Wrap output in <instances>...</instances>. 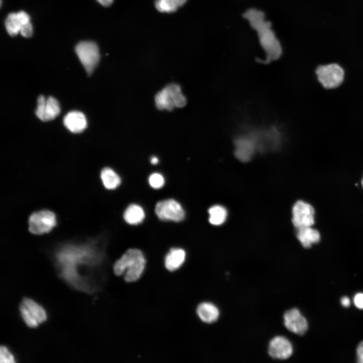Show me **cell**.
<instances>
[{
	"instance_id": "cell-17",
	"label": "cell",
	"mask_w": 363,
	"mask_h": 363,
	"mask_svg": "<svg viewBox=\"0 0 363 363\" xmlns=\"http://www.w3.org/2000/svg\"><path fill=\"white\" fill-rule=\"evenodd\" d=\"M296 237L302 246L306 249L319 243L321 239L320 232L312 226L296 228Z\"/></svg>"
},
{
	"instance_id": "cell-3",
	"label": "cell",
	"mask_w": 363,
	"mask_h": 363,
	"mask_svg": "<svg viewBox=\"0 0 363 363\" xmlns=\"http://www.w3.org/2000/svg\"><path fill=\"white\" fill-rule=\"evenodd\" d=\"M146 263L145 256L141 250L137 248L129 249L114 263L113 272L116 276L125 274L124 279L127 282H135L143 274Z\"/></svg>"
},
{
	"instance_id": "cell-18",
	"label": "cell",
	"mask_w": 363,
	"mask_h": 363,
	"mask_svg": "<svg viewBox=\"0 0 363 363\" xmlns=\"http://www.w3.org/2000/svg\"><path fill=\"white\" fill-rule=\"evenodd\" d=\"M235 155L240 161H249L255 152V145L250 139L245 138L237 139L235 142Z\"/></svg>"
},
{
	"instance_id": "cell-19",
	"label": "cell",
	"mask_w": 363,
	"mask_h": 363,
	"mask_svg": "<svg viewBox=\"0 0 363 363\" xmlns=\"http://www.w3.org/2000/svg\"><path fill=\"white\" fill-rule=\"evenodd\" d=\"M197 314L202 322L208 324L216 322L220 315L218 308L210 302H203L199 304L197 309Z\"/></svg>"
},
{
	"instance_id": "cell-25",
	"label": "cell",
	"mask_w": 363,
	"mask_h": 363,
	"mask_svg": "<svg viewBox=\"0 0 363 363\" xmlns=\"http://www.w3.org/2000/svg\"><path fill=\"white\" fill-rule=\"evenodd\" d=\"M0 362L1 363H15L17 358L13 351L6 345L0 346Z\"/></svg>"
},
{
	"instance_id": "cell-24",
	"label": "cell",
	"mask_w": 363,
	"mask_h": 363,
	"mask_svg": "<svg viewBox=\"0 0 363 363\" xmlns=\"http://www.w3.org/2000/svg\"><path fill=\"white\" fill-rule=\"evenodd\" d=\"M149 186L153 189L159 190L165 185V180L163 175L159 172H153L148 178Z\"/></svg>"
},
{
	"instance_id": "cell-20",
	"label": "cell",
	"mask_w": 363,
	"mask_h": 363,
	"mask_svg": "<svg viewBox=\"0 0 363 363\" xmlns=\"http://www.w3.org/2000/svg\"><path fill=\"white\" fill-rule=\"evenodd\" d=\"M145 212L143 208L136 203L129 204L124 210L123 219L128 224L138 225L145 219Z\"/></svg>"
},
{
	"instance_id": "cell-10",
	"label": "cell",
	"mask_w": 363,
	"mask_h": 363,
	"mask_svg": "<svg viewBox=\"0 0 363 363\" xmlns=\"http://www.w3.org/2000/svg\"><path fill=\"white\" fill-rule=\"evenodd\" d=\"M292 222L296 228L312 226L315 223V210L312 206L301 200L297 201L292 209Z\"/></svg>"
},
{
	"instance_id": "cell-27",
	"label": "cell",
	"mask_w": 363,
	"mask_h": 363,
	"mask_svg": "<svg viewBox=\"0 0 363 363\" xmlns=\"http://www.w3.org/2000/svg\"><path fill=\"white\" fill-rule=\"evenodd\" d=\"M353 302L356 308L363 310V293H356L353 297Z\"/></svg>"
},
{
	"instance_id": "cell-4",
	"label": "cell",
	"mask_w": 363,
	"mask_h": 363,
	"mask_svg": "<svg viewBox=\"0 0 363 363\" xmlns=\"http://www.w3.org/2000/svg\"><path fill=\"white\" fill-rule=\"evenodd\" d=\"M20 318L29 328L35 329L46 322L48 314L39 302L28 296L23 297L19 305Z\"/></svg>"
},
{
	"instance_id": "cell-2",
	"label": "cell",
	"mask_w": 363,
	"mask_h": 363,
	"mask_svg": "<svg viewBox=\"0 0 363 363\" xmlns=\"http://www.w3.org/2000/svg\"><path fill=\"white\" fill-rule=\"evenodd\" d=\"M243 17L257 32L260 43L266 52V59L261 62L267 64L278 59L282 54V47L271 28V23L265 20L264 13L256 9H250Z\"/></svg>"
},
{
	"instance_id": "cell-11",
	"label": "cell",
	"mask_w": 363,
	"mask_h": 363,
	"mask_svg": "<svg viewBox=\"0 0 363 363\" xmlns=\"http://www.w3.org/2000/svg\"><path fill=\"white\" fill-rule=\"evenodd\" d=\"M283 322L288 330L297 335H304L308 329L307 319L297 308H292L285 312Z\"/></svg>"
},
{
	"instance_id": "cell-14",
	"label": "cell",
	"mask_w": 363,
	"mask_h": 363,
	"mask_svg": "<svg viewBox=\"0 0 363 363\" xmlns=\"http://www.w3.org/2000/svg\"><path fill=\"white\" fill-rule=\"evenodd\" d=\"M65 127L71 132L79 133L87 127V120L85 115L78 111L68 112L64 118Z\"/></svg>"
},
{
	"instance_id": "cell-1",
	"label": "cell",
	"mask_w": 363,
	"mask_h": 363,
	"mask_svg": "<svg viewBox=\"0 0 363 363\" xmlns=\"http://www.w3.org/2000/svg\"><path fill=\"white\" fill-rule=\"evenodd\" d=\"M103 236L62 242L48 253L57 277L73 290L93 295L104 279Z\"/></svg>"
},
{
	"instance_id": "cell-6",
	"label": "cell",
	"mask_w": 363,
	"mask_h": 363,
	"mask_svg": "<svg viewBox=\"0 0 363 363\" xmlns=\"http://www.w3.org/2000/svg\"><path fill=\"white\" fill-rule=\"evenodd\" d=\"M57 223V217L53 212L42 209L35 211L30 215L28 229L33 234L42 235L51 231Z\"/></svg>"
},
{
	"instance_id": "cell-9",
	"label": "cell",
	"mask_w": 363,
	"mask_h": 363,
	"mask_svg": "<svg viewBox=\"0 0 363 363\" xmlns=\"http://www.w3.org/2000/svg\"><path fill=\"white\" fill-rule=\"evenodd\" d=\"M318 79L324 87L334 88L339 86L344 78V71L337 64L320 66L316 69Z\"/></svg>"
},
{
	"instance_id": "cell-22",
	"label": "cell",
	"mask_w": 363,
	"mask_h": 363,
	"mask_svg": "<svg viewBox=\"0 0 363 363\" xmlns=\"http://www.w3.org/2000/svg\"><path fill=\"white\" fill-rule=\"evenodd\" d=\"M209 222L213 225H220L226 220L227 212L223 206L215 205L208 209Z\"/></svg>"
},
{
	"instance_id": "cell-28",
	"label": "cell",
	"mask_w": 363,
	"mask_h": 363,
	"mask_svg": "<svg viewBox=\"0 0 363 363\" xmlns=\"http://www.w3.org/2000/svg\"><path fill=\"white\" fill-rule=\"evenodd\" d=\"M356 359L359 363H363V341L360 342L356 348Z\"/></svg>"
},
{
	"instance_id": "cell-15",
	"label": "cell",
	"mask_w": 363,
	"mask_h": 363,
	"mask_svg": "<svg viewBox=\"0 0 363 363\" xmlns=\"http://www.w3.org/2000/svg\"><path fill=\"white\" fill-rule=\"evenodd\" d=\"M29 15L24 11L10 13L5 21V26L8 34L15 36L20 32L21 26L29 22Z\"/></svg>"
},
{
	"instance_id": "cell-23",
	"label": "cell",
	"mask_w": 363,
	"mask_h": 363,
	"mask_svg": "<svg viewBox=\"0 0 363 363\" xmlns=\"http://www.w3.org/2000/svg\"><path fill=\"white\" fill-rule=\"evenodd\" d=\"M186 1L187 0H156L155 7L159 12L172 13L184 5Z\"/></svg>"
},
{
	"instance_id": "cell-21",
	"label": "cell",
	"mask_w": 363,
	"mask_h": 363,
	"mask_svg": "<svg viewBox=\"0 0 363 363\" xmlns=\"http://www.w3.org/2000/svg\"><path fill=\"white\" fill-rule=\"evenodd\" d=\"M100 177L103 186L108 190L117 189L122 183L118 174L108 167H104L101 170Z\"/></svg>"
},
{
	"instance_id": "cell-30",
	"label": "cell",
	"mask_w": 363,
	"mask_h": 363,
	"mask_svg": "<svg viewBox=\"0 0 363 363\" xmlns=\"http://www.w3.org/2000/svg\"><path fill=\"white\" fill-rule=\"evenodd\" d=\"M101 5L108 7L113 2V0H96Z\"/></svg>"
},
{
	"instance_id": "cell-31",
	"label": "cell",
	"mask_w": 363,
	"mask_h": 363,
	"mask_svg": "<svg viewBox=\"0 0 363 363\" xmlns=\"http://www.w3.org/2000/svg\"><path fill=\"white\" fill-rule=\"evenodd\" d=\"M159 162V159L157 157L153 156L150 158V163L152 165H156Z\"/></svg>"
},
{
	"instance_id": "cell-13",
	"label": "cell",
	"mask_w": 363,
	"mask_h": 363,
	"mask_svg": "<svg viewBox=\"0 0 363 363\" xmlns=\"http://www.w3.org/2000/svg\"><path fill=\"white\" fill-rule=\"evenodd\" d=\"M293 351V346L291 342L284 336H275L269 343L268 353L273 359H287L292 355Z\"/></svg>"
},
{
	"instance_id": "cell-26",
	"label": "cell",
	"mask_w": 363,
	"mask_h": 363,
	"mask_svg": "<svg viewBox=\"0 0 363 363\" xmlns=\"http://www.w3.org/2000/svg\"><path fill=\"white\" fill-rule=\"evenodd\" d=\"M19 33L25 37H29L31 36L32 34V27L30 22L21 26Z\"/></svg>"
},
{
	"instance_id": "cell-5",
	"label": "cell",
	"mask_w": 363,
	"mask_h": 363,
	"mask_svg": "<svg viewBox=\"0 0 363 363\" xmlns=\"http://www.w3.org/2000/svg\"><path fill=\"white\" fill-rule=\"evenodd\" d=\"M155 102L159 109L170 111L176 107H184L187 100L182 93L180 87L177 84H171L167 85L156 94Z\"/></svg>"
},
{
	"instance_id": "cell-8",
	"label": "cell",
	"mask_w": 363,
	"mask_h": 363,
	"mask_svg": "<svg viewBox=\"0 0 363 363\" xmlns=\"http://www.w3.org/2000/svg\"><path fill=\"white\" fill-rule=\"evenodd\" d=\"M76 52L88 74L92 73L99 60V51L92 41H82L77 44Z\"/></svg>"
},
{
	"instance_id": "cell-32",
	"label": "cell",
	"mask_w": 363,
	"mask_h": 363,
	"mask_svg": "<svg viewBox=\"0 0 363 363\" xmlns=\"http://www.w3.org/2000/svg\"><path fill=\"white\" fill-rule=\"evenodd\" d=\"M361 185H362V187H363V177H362V180H361Z\"/></svg>"
},
{
	"instance_id": "cell-7",
	"label": "cell",
	"mask_w": 363,
	"mask_h": 363,
	"mask_svg": "<svg viewBox=\"0 0 363 363\" xmlns=\"http://www.w3.org/2000/svg\"><path fill=\"white\" fill-rule=\"evenodd\" d=\"M154 211L158 218L164 221L179 222L184 220L186 216L185 209L181 204L172 198L157 202Z\"/></svg>"
},
{
	"instance_id": "cell-29",
	"label": "cell",
	"mask_w": 363,
	"mask_h": 363,
	"mask_svg": "<svg viewBox=\"0 0 363 363\" xmlns=\"http://www.w3.org/2000/svg\"><path fill=\"white\" fill-rule=\"evenodd\" d=\"M340 302L342 306L345 308L348 307L350 305V300L347 296H343L341 298Z\"/></svg>"
},
{
	"instance_id": "cell-12",
	"label": "cell",
	"mask_w": 363,
	"mask_h": 363,
	"mask_svg": "<svg viewBox=\"0 0 363 363\" xmlns=\"http://www.w3.org/2000/svg\"><path fill=\"white\" fill-rule=\"evenodd\" d=\"M60 110L59 104L54 97L49 96L45 98L43 95L38 97L35 113L40 120H52L59 114Z\"/></svg>"
},
{
	"instance_id": "cell-16",
	"label": "cell",
	"mask_w": 363,
	"mask_h": 363,
	"mask_svg": "<svg viewBox=\"0 0 363 363\" xmlns=\"http://www.w3.org/2000/svg\"><path fill=\"white\" fill-rule=\"evenodd\" d=\"M186 258L185 251L180 248H172L169 250L164 258V265L169 271L178 269L184 263Z\"/></svg>"
}]
</instances>
